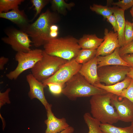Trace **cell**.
<instances>
[{"label": "cell", "instance_id": "1", "mask_svg": "<svg viewBox=\"0 0 133 133\" xmlns=\"http://www.w3.org/2000/svg\"><path fill=\"white\" fill-rule=\"evenodd\" d=\"M59 19L56 14L47 10L33 23L24 28L23 31L31 37L35 47L43 46L51 39L50 36V27L58 22Z\"/></svg>", "mask_w": 133, "mask_h": 133}, {"label": "cell", "instance_id": "2", "mask_svg": "<svg viewBox=\"0 0 133 133\" xmlns=\"http://www.w3.org/2000/svg\"><path fill=\"white\" fill-rule=\"evenodd\" d=\"M113 95L108 92L96 95L91 96L90 100L91 115L101 123L112 125L119 120L111 103Z\"/></svg>", "mask_w": 133, "mask_h": 133}, {"label": "cell", "instance_id": "3", "mask_svg": "<svg viewBox=\"0 0 133 133\" xmlns=\"http://www.w3.org/2000/svg\"><path fill=\"white\" fill-rule=\"evenodd\" d=\"M43 46L48 54L68 61L74 59L81 49L78 40L71 36L51 39Z\"/></svg>", "mask_w": 133, "mask_h": 133}, {"label": "cell", "instance_id": "4", "mask_svg": "<svg viewBox=\"0 0 133 133\" xmlns=\"http://www.w3.org/2000/svg\"><path fill=\"white\" fill-rule=\"evenodd\" d=\"M107 92L104 90L89 83L79 72L65 83L62 93L69 100L89 97Z\"/></svg>", "mask_w": 133, "mask_h": 133}, {"label": "cell", "instance_id": "5", "mask_svg": "<svg viewBox=\"0 0 133 133\" xmlns=\"http://www.w3.org/2000/svg\"><path fill=\"white\" fill-rule=\"evenodd\" d=\"M67 60L50 55L43 51V56L31 69V74L42 82L54 74Z\"/></svg>", "mask_w": 133, "mask_h": 133}, {"label": "cell", "instance_id": "6", "mask_svg": "<svg viewBox=\"0 0 133 133\" xmlns=\"http://www.w3.org/2000/svg\"><path fill=\"white\" fill-rule=\"evenodd\" d=\"M43 51L36 49L31 50L27 52H17L15 56L18 62L17 66L14 70L6 74V77L11 80H16L24 71L31 69L42 58Z\"/></svg>", "mask_w": 133, "mask_h": 133}, {"label": "cell", "instance_id": "7", "mask_svg": "<svg viewBox=\"0 0 133 133\" xmlns=\"http://www.w3.org/2000/svg\"><path fill=\"white\" fill-rule=\"evenodd\" d=\"M130 67L122 65H109L97 68L100 83L106 85H112L123 80L130 71Z\"/></svg>", "mask_w": 133, "mask_h": 133}, {"label": "cell", "instance_id": "8", "mask_svg": "<svg viewBox=\"0 0 133 133\" xmlns=\"http://www.w3.org/2000/svg\"><path fill=\"white\" fill-rule=\"evenodd\" d=\"M82 64L78 63L74 59L63 65L52 75L42 82L45 87L50 83H55L65 86V83L79 72Z\"/></svg>", "mask_w": 133, "mask_h": 133}, {"label": "cell", "instance_id": "9", "mask_svg": "<svg viewBox=\"0 0 133 133\" xmlns=\"http://www.w3.org/2000/svg\"><path fill=\"white\" fill-rule=\"evenodd\" d=\"M7 36L2 39L5 43L10 45L17 52H27L31 50L32 42L28 35L23 31L13 30L7 33Z\"/></svg>", "mask_w": 133, "mask_h": 133}, {"label": "cell", "instance_id": "10", "mask_svg": "<svg viewBox=\"0 0 133 133\" xmlns=\"http://www.w3.org/2000/svg\"><path fill=\"white\" fill-rule=\"evenodd\" d=\"M118 96L113 94L111 101L115 108L119 120L125 122L133 121V103L127 99L122 98L120 100Z\"/></svg>", "mask_w": 133, "mask_h": 133}, {"label": "cell", "instance_id": "11", "mask_svg": "<svg viewBox=\"0 0 133 133\" xmlns=\"http://www.w3.org/2000/svg\"><path fill=\"white\" fill-rule=\"evenodd\" d=\"M104 40L96 50V57L105 56L112 53L117 48L120 47L117 32L104 30Z\"/></svg>", "mask_w": 133, "mask_h": 133}, {"label": "cell", "instance_id": "12", "mask_svg": "<svg viewBox=\"0 0 133 133\" xmlns=\"http://www.w3.org/2000/svg\"><path fill=\"white\" fill-rule=\"evenodd\" d=\"M26 80L30 87L29 97L31 99L36 98L38 100L46 110L51 104L48 102L45 97L44 89L45 87L42 82L37 80L31 73L26 75Z\"/></svg>", "mask_w": 133, "mask_h": 133}, {"label": "cell", "instance_id": "13", "mask_svg": "<svg viewBox=\"0 0 133 133\" xmlns=\"http://www.w3.org/2000/svg\"><path fill=\"white\" fill-rule=\"evenodd\" d=\"M51 105L46 110L47 119L44 121L47 128L45 133H58L66 129L70 126L64 117L58 118L52 112Z\"/></svg>", "mask_w": 133, "mask_h": 133}, {"label": "cell", "instance_id": "14", "mask_svg": "<svg viewBox=\"0 0 133 133\" xmlns=\"http://www.w3.org/2000/svg\"><path fill=\"white\" fill-rule=\"evenodd\" d=\"M97 58L95 57L82 65L79 72L90 84L94 85L100 83L97 73Z\"/></svg>", "mask_w": 133, "mask_h": 133}, {"label": "cell", "instance_id": "15", "mask_svg": "<svg viewBox=\"0 0 133 133\" xmlns=\"http://www.w3.org/2000/svg\"><path fill=\"white\" fill-rule=\"evenodd\" d=\"M116 48L111 54L105 56H98L97 57V67L109 65H122L130 67L120 56L119 49Z\"/></svg>", "mask_w": 133, "mask_h": 133}, {"label": "cell", "instance_id": "16", "mask_svg": "<svg viewBox=\"0 0 133 133\" xmlns=\"http://www.w3.org/2000/svg\"><path fill=\"white\" fill-rule=\"evenodd\" d=\"M0 17L8 19L24 28L28 25V19L24 11L19 9L0 13Z\"/></svg>", "mask_w": 133, "mask_h": 133}, {"label": "cell", "instance_id": "17", "mask_svg": "<svg viewBox=\"0 0 133 133\" xmlns=\"http://www.w3.org/2000/svg\"><path fill=\"white\" fill-rule=\"evenodd\" d=\"M113 14L116 19L118 30L117 32L120 47L124 45V32L126 21L124 16L125 10L117 6L111 7Z\"/></svg>", "mask_w": 133, "mask_h": 133}, {"label": "cell", "instance_id": "18", "mask_svg": "<svg viewBox=\"0 0 133 133\" xmlns=\"http://www.w3.org/2000/svg\"><path fill=\"white\" fill-rule=\"evenodd\" d=\"M131 79L127 76L123 81L112 85H106L99 83L94 86L104 90L107 92L119 96L123 90L129 86Z\"/></svg>", "mask_w": 133, "mask_h": 133}, {"label": "cell", "instance_id": "19", "mask_svg": "<svg viewBox=\"0 0 133 133\" xmlns=\"http://www.w3.org/2000/svg\"><path fill=\"white\" fill-rule=\"evenodd\" d=\"M103 40L95 34H85L78 40V44L82 49L97 50Z\"/></svg>", "mask_w": 133, "mask_h": 133}, {"label": "cell", "instance_id": "20", "mask_svg": "<svg viewBox=\"0 0 133 133\" xmlns=\"http://www.w3.org/2000/svg\"><path fill=\"white\" fill-rule=\"evenodd\" d=\"M52 9L62 15H65L67 10H70L75 5L74 2L67 3L64 0H52L50 1Z\"/></svg>", "mask_w": 133, "mask_h": 133}, {"label": "cell", "instance_id": "21", "mask_svg": "<svg viewBox=\"0 0 133 133\" xmlns=\"http://www.w3.org/2000/svg\"><path fill=\"white\" fill-rule=\"evenodd\" d=\"M83 117L89 129L88 133H103L100 127L101 123L93 117L90 113H85Z\"/></svg>", "mask_w": 133, "mask_h": 133}, {"label": "cell", "instance_id": "22", "mask_svg": "<svg viewBox=\"0 0 133 133\" xmlns=\"http://www.w3.org/2000/svg\"><path fill=\"white\" fill-rule=\"evenodd\" d=\"M100 128L103 133H133L132 126L121 127L113 125L101 123Z\"/></svg>", "mask_w": 133, "mask_h": 133}, {"label": "cell", "instance_id": "23", "mask_svg": "<svg viewBox=\"0 0 133 133\" xmlns=\"http://www.w3.org/2000/svg\"><path fill=\"white\" fill-rule=\"evenodd\" d=\"M96 50L81 49L74 59L78 63L83 64L96 56Z\"/></svg>", "mask_w": 133, "mask_h": 133}, {"label": "cell", "instance_id": "24", "mask_svg": "<svg viewBox=\"0 0 133 133\" xmlns=\"http://www.w3.org/2000/svg\"><path fill=\"white\" fill-rule=\"evenodd\" d=\"M24 1L23 0H0V13L19 9V5Z\"/></svg>", "mask_w": 133, "mask_h": 133}, {"label": "cell", "instance_id": "25", "mask_svg": "<svg viewBox=\"0 0 133 133\" xmlns=\"http://www.w3.org/2000/svg\"><path fill=\"white\" fill-rule=\"evenodd\" d=\"M90 8L92 11L102 15L104 19L107 18L113 13L111 7L107 6L94 4L90 6Z\"/></svg>", "mask_w": 133, "mask_h": 133}, {"label": "cell", "instance_id": "26", "mask_svg": "<svg viewBox=\"0 0 133 133\" xmlns=\"http://www.w3.org/2000/svg\"><path fill=\"white\" fill-rule=\"evenodd\" d=\"M124 39V46L129 44L133 41V29L132 23L127 20L126 21Z\"/></svg>", "mask_w": 133, "mask_h": 133}, {"label": "cell", "instance_id": "27", "mask_svg": "<svg viewBox=\"0 0 133 133\" xmlns=\"http://www.w3.org/2000/svg\"><path fill=\"white\" fill-rule=\"evenodd\" d=\"M31 1L35 8L36 13L33 18L34 19L41 12L44 7L49 1L46 0H31Z\"/></svg>", "mask_w": 133, "mask_h": 133}, {"label": "cell", "instance_id": "28", "mask_svg": "<svg viewBox=\"0 0 133 133\" xmlns=\"http://www.w3.org/2000/svg\"><path fill=\"white\" fill-rule=\"evenodd\" d=\"M118 97L126 98L133 103V80L132 79L129 86L123 90Z\"/></svg>", "mask_w": 133, "mask_h": 133}, {"label": "cell", "instance_id": "29", "mask_svg": "<svg viewBox=\"0 0 133 133\" xmlns=\"http://www.w3.org/2000/svg\"><path fill=\"white\" fill-rule=\"evenodd\" d=\"M47 86H48L50 92L56 95H59L62 93L64 87L61 84L55 83H49L47 84Z\"/></svg>", "mask_w": 133, "mask_h": 133}, {"label": "cell", "instance_id": "30", "mask_svg": "<svg viewBox=\"0 0 133 133\" xmlns=\"http://www.w3.org/2000/svg\"><path fill=\"white\" fill-rule=\"evenodd\" d=\"M111 4L116 5L124 10L133 6V0H122L116 2H112Z\"/></svg>", "mask_w": 133, "mask_h": 133}, {"label": "cell", "instance_id": "31", "mask_svg": "<svg viewBox=\"0 0 133 133\" xmlns=\"http://www.w3.org/2000/svg\"><path fill=\"white\" fill-rule=\"evenodd\" d=\"M119 53L121 57L127 54H133V41L126 45L120 47Z\"/></svg>", "mask_w": 133, "mask_h": 133}, {"label": "cell", "instance_id": "32", "mask_svg": "<svg viewBox=\"0 0 133 133\" xmlns=\"http://www.w3.org/2000/svg\"><path fill=\"white\" fill-rule=\"evenodd\" d=\"M11 90L10 88H8L3 93L0 92V107L6 103L9 104L10 101L9 97V93Z\"/></svg>", "mask_w": 133, "mask_h": 133}, {"label": "cell", "instance_id": "33", "mask_svg": "<svg viewBox=\"0 0 133 133\" xmlns=\"http://www.w3.org/2000/svg\"><path fill=\"white\" fill-rule=\"evenodd\" d=\"M107 21L112 26L114 32H117L118 29L116 18L115 16L112 14L107 18Z\"/></svg>", "mask_w": 133, "mask_h": 133}, {"label": "cell", "instance_id": "34", "mask_svg": "<svg viewBox=\"0 0 133 133\" xmlns=\"http://www.w3.org/2000/svg\"><path fill=\"white\" fill-rule=\"evenodd\" d=\"M58 26L55 24L51 26L50 32V36L51 39L57 37L58 34Z\"/></svg>", "mask_w": 133, "mask_h": 133}, {"label": "cell", "instance_id": "35", "mask_svg": "<svg viewBox=\"0 0 133 133\" xmlns=\"http://www.w3.org/2000/svg\"><path fill=\"white\" fill-rule=\"evenodd\" d=\"M122 59L133 68V54H129L125 55L121 57Z\"/></svg>", "mask_w": 133, "mask_h": 133}, {"label": "cell", "instance_id": "36", "mask_svg": "<svg viewBox=\"0 0 133 133\" xmlns=\"http://www.w3.org/2000/svg\"><path fill=\"white\" fill-rule=\"evenodd\" d=\"M9 61L8 58L2 56L0 58V70H4V66Z\"/></svg>", "mask_w": 133, "mask_h": 133}, {"label": "cell", "instance_id": "37", "mask_svg": "<svg viewBox=\"0 0 133 133\" xmlns=\"http://www.w3.org/2000/svg\"><path fill=\"white\" fill-rule=\"evenodd\" d=\"M74 131V128L72 126H69L66 129L58 133H73Z\"/></svg>", "mask_w": 133, "mask_h": 133}, {"label": "cell", "instance_id": "38", "mask_svg": "<svg viewBox=\"0 0 133 133\" xmlns=\"http://www.w3.org/2000/svg\"><path fill=\"white\" fill-rule=\"evenodd\" d=\"M127 76L133 80V68H131L130 71L127 74Z\"/></svg>", "mask_w": 133, "mask_h": 133}, {"label": "cell", "instance_id": "39", "mask_svg": "<svg viewBox=\"0 0 133 133\" xmlns=\"http://www.w3.org/2000/svg\"><path fill=\"white\" fill-rule=\"evenodd\" d=\"M130 12L131 14V16L133 17V11H132L131 10H130Z\"/></svg>", "mask_w": 133, "mask_h": 133}, {"label": "cell", "instance_id": "40", "mask_svg": "<svg viewBox=\"0 0 133 133\" xmlns=\"http://www.w3.org/2000/svg\"><path fill=\"white\" fill-rule=\"evenodd\" d=\"M131 125L132 126L133 128V121L131 122Z\"/></svg>", "mask_w": 133, "mask_h": 133}, {"label": "cell", "instance_id": "41", "mask_svg": "<svg viewBox=\"0 0 133 133\" xmlns=\"http://www.w3.org/2000/svg\"><path fill=\"white\" fill-rule=\"evenodd\" d=\"M131 10L133 11V6L132 7Z\"/></svg>", "mask_w": 133, "mask_h": 133}, {"label": "cell", "instance_id": "42", "mask_svg": "<svg viewBox=\"0 0 133 133\" xmlns=\"http://www.w3.org/2000/svg\"><path fill=\"white\" fill-rule=\"evenodd\" d=\"M132 26H133V22L132 23Z\"/></svg>", "mask_w": 133, "mask_h": 133}]
</instances>
